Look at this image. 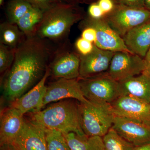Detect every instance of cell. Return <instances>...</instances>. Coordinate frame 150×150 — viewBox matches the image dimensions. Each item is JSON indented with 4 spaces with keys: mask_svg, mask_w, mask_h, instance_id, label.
I'll list each match as a JSON object with an SVG mask.
<instances>
[{
    "mask_svg": "<svg viewBox=\"0 0 150 150\" xmlns=\"http://www.w3.org/2000/svg\"><path fill=\"white\" fill-rule=\"evenodd\" d=\"M55 51L48 40L36 35L26 38L16 48L13 63L2 83L8 101L13 102L41 79Z\"/></svg>",
    "mask_w": 150,
    "mask_h": 150,
    "instance_id": "6da1fadb",
    "label": "cell"
},
{
    "mask_svg": "<svg viewBox=\"0 0 150 150\" xmlns=\"http://www.w3.org/2000/svg\"><path fill=\"white\" fill-rule=\"evenodd\" d=\"M85 16L77 5L60 3L44 13L35 35L55 42H65L74 24Z\"/></svg>",
    "mask_w": 150,
    "mask_h": 150,
    "instance_id": "7a4b0ae2",
    "label": "cell"
},
{
    "mask_svg": "<svg viewBox=\"0 0 150 150\" xmlns=\"http://www.w3.org/2000/svg\"><path fill=\"white\" fill-rule=\"evenodd\" d=\"M32 119L45 129L86 136L80 123L78 104L71 100H63L43 110L33 112Z\"/></svg>",
    "mask_w": 150,
    "mask_h": 150,
    "instance_id": "3957f363",
    "label": "cell"
},
{
    "mask_svg": "<svg viewBox=\"0 0 150 150\" xmlns=\"http://www.w3.org/2000/svg\"><path fill=\"white\" fill-rule=\"evenodd\" d=\"M78 111L81 127L87 137H103L112 128L115 115L109 103L79 102Z\"/></svg>",
    "mask_w": 150,
    "mask_h": 150,
    "instance_id": "277c9868",
    "label": "cell"
},
{
    "mask_svg": "<svg viewBox=\"0 0 150 150\" xmlns=\"http://www.w3.org/2000/svg\"><path fill=\"white\" fill-rule=\"evenodd\" d=\"M78 79L84 96L91 102L110 104L121 96L119 82L106 73Z\"/></svg>",
    "mask_w": 150,
    "mask_h": 150,
    "instance_id": "5b68a950",
    "label": "cell"
},
{
    "mask_svg": "<svg viewBox=\"0 0 150 150\" xmlns=\"http://www.w3.org/2000/svg\"><path fill=\"white\" fill-rule=\"evenodd\" d=\"M103 18L123 38L131 29L150 20V11L145 8L115 4L113 10Z\"/></svg>",
    "mask_w": 150,
    "mask_h": 150,
    "instance_id": "8992f818",
    "label": "cell"
},
{
    "mask_svg": "<svg viewBox=\"0 0 150 150\" xmlns=\"http://www.w3.org/2000/svg\"><path fill=\"white\" fill-rule=\"evenodd\" d=\"M68 42L61 44L54 52L48 68L50 75L56 79H77L80 77V57L69 48Z\"/></svg>",
    "mask_w": 150,
    "mask_h": 150,
    "instance_id": "52a82bcc",
    "label": "cell"
},
{
    "mask_svg": "<svg viewBox=\"0 0 150 150\" xmlns=\"http://www.w3.org/2000/svg\"><path fill=\"white\" fill-rule=\"evenodd\" d=\"M80 23L81 28L91 27L95 29L96 41L94 44L98 48L114 52L127 51L131 53L126 47L123 38L110 27L104 18L96 19L88 16Z\"/></svg>",
    "mask_w": 150,
    "mask_h": 150,
    "instance_id": "ba28073f",
    "label": "cell"
},
{
    "mask_svg": "<svg viewBox=\"0 0 150 150\" xmlns=\"http://www.w3.org/2000/svg\"><path fill=\"white\" fill-rule=\"evenodd\" d=\"M145 70L144 59L127 51L114 53L106 74L114 80L120 81L138 76Z\"/></svg>",
    "mask_w": 150,
    "mask_h": 150,
    "instance_id": "9c48e42d",
    "label": "cell"
},
{
    "mask_svg": "<svg viewBox=\"0 0 150 150\" xmlns=\"http://www.w3.org/2000/svg\"><path fill=\"white\" fill-rule=\"evenodd\" d=\"M110 105L115 115L150 127V103L127 96H121Z\"/></svg>",
    "mask_w": 150,
    "mask_h": 150,
    "instance_id": "30bf717a",
    "label": "cell"
},
{
    "mask_svg": "<svg viewBox=\"0 0 150 150\" xmlns=\"http://www.w3.org/2000/svg\"><path fill=\"white\" fill-rule=\"evenodd\" d=\"M9 148L13 150H47L45 129L32 119L23 127Z\"/></svg>",
    "mask_w": 150,
    "mask_h": 150,
    "instance_id": "8fae6325",
    "label": "cell"
},
{
    "mask_svg": "<svg viewBox=\"0 0 150 150\" xmlns=\"http://www.w3.org/2000/svg\"><path fill=\"white\" fill-rule=\"evenodd\" d=\"M70 98L76 100L79 102L89 101L84 96L78 79H58L47 86L41 109L48 103Z\"/></svg>",
    "mask_w": 150,
    "mask_h": 150,
    "instance_id": "7c38bea8",
    "label": "cell"
},
{
    "mask_svg": "<svg viewBox=\"0 0 150 150\" xmlns=\"http://www.w3.org/2000/svg\"><path fill=\"white\" fill-rule=\"evenodd\" d=\"M112 128L135 146L150 144V127L128 118L115 115Z\"/></svg>",
    "mask_w": 150,
    "mask_h": 150,
    "instance_id": "4fadbf2b",
    "label": "cell"
},
{
    "mask_svg": "<svg viewBox=\"0 0 150 150\" xmlns=\"http://www.w3.org/2000/svg\"><path fill=\"white\" fill-rule=\"evenodd\" d=\"M115 52L103 50L94 45L90 54L80 57V78L93 76L106 72Z\"/></svg>",
    "mask_w": 150,
    "mask_h": 150,
    "instance_id": "5bb4252c",
    "label": "cell"
},
{
    "mask_svg": "<svg viewBox=\"0 0 150 150\" xmlns=\"http://www.w3.org/2000/svg\"><path fill=\"white\" fill-rule=\"evenodd\" d=\"M25 119L18 110L10 106L1 112L0 119L1 146H9L21 131Z\"/></svg>",
    "mask_w": 150,
    "mask_h": 150,
    "instance_id": "9a60e30c",
    "label": "cell"
},
{
    "mask_svg": "<svg viewBox=\"0 0 150 150\" xmlns=\"http://www.w3.org/2000/svg\"><path fill=\"white\" fill-rule=\"evenodd\" d=\"M50 76L48 67L41 79L27 93L11 103L10 106L14 108L23 115L30 111L36 112L41 110L47 89L45 83Z\"/></svg>",
    "mask_w": 150,
    "mask_h": 150,
    "instance_id": "2e32d148",
    "label": "cell"
},
{
    "mask_svg": "<svg viewBox=\"0 0 150 150\" xmlns=\"http://www.w3.org/2000/svg\"><path fill=\"white\" fill-rule=\"evenodd\" d=\"M123 39L131 53L144 59L150 48V20L131 29Z\"/></svg>",
    "mask_w": 150,
    "mask_h": 150,
    "instance_id": "e0dca14e",
    "label": "cell"
},
{
    "mask_svg": "<svg viewBox=\"0 0 150 150\" xmlns=\"http://www.w3.org/2000/svg\"><path fill=\"white\" fill-rule=\"evenodd\" d=\"M121 96H127L150 103V78L144 73L118 81Z\"/></svg>",
    "mask_w": 150,
    "mask_h": 150,
    "instance_id": "ac0fdd59",
    "label": "cell"
},
{
    "mask_svg": "<svg viewBox=\"0 0 150 150\" xmlns=\"http://www.w3.org/2000/svg\"><path fill=\"white\" fill-rule=\"evenodd\" d=\"M44 13L41 10L32 6L19 20L16 24L26 38L35 35L38 27L43 19Z\"/></svg>",
    "mask_w": 150,
    "mask_h": 150,
    "instance_id": "d6986e66",
    "label": "cell"
},
{
    "mask_svg": "<svg viewBox=\"0 0 150 150\" xmlns=\"http://www.w3.org/2000/svg\"><path fill=\"white\" fill-rule=\"evenodd\" d=\"M26 38L17 24L8 21L1 23L0 43L16 49Z\"/></svg>",
    "mask_w": 150,
    "mask_h": 150,
    "instance_id": "ffe728a7",
    "label": "cell"
},
{
    "mask_svg": "<svg viewBox=\"0 0 150 150\" xmlns=\"http://www.w3.org/2000/svg\"><path fill=\"white\" fill-rule=\"evenodd\" d=\"M102 138L105 150H133L135 147L123 139L112 127Z\"/></svg>",
    "mask_w": 150,
    "mask_h": 150,
    "instance_id": "44dd1931",
    "label": "cell"
},
{
    "mask_svg": "<svg viewBox=\"0 0 150 150\" xmlns=\"http://www.w3.org/2000/svg\"><path fill=\"white\" fill-rule=\"evenodd\" d=\"M32 7L25 0H9L6 9L8 21L16 24Z\"/></svg>",
    "mask_w": 150,
    "mask_h": 150,
    "instance_id": "7402d4cb",
    "label": "cell"
},
{
    "mask_svg": "<svg viewBox=\"0 0 150 150\" xmlns=\"http://www.w3.org/2000/svg\"><path fill=\"white\" fill-rule=\"evenodd\" d=\"M44 129L47 150H71L63 133L56 130Z\"/></svg>",
    "mask_w": 150,
    "mask_h": 150,
    "instance_id": "603a6c76",
    "label": "cell"
},
{
    "mask_svg": "<svg viewBox=\"0 0 150 150\" xmlns=\"http://www.w3.org/2000/svg\"><path fill=\"white\" fill-rule=\"evenodd\" d=\"M71 150H91L88 137L74 132L63 133Z\"/></svg>",
    "mask_w": 150,
    "mask_h": 150,
    "instance_id": "cb8c5ba5",
    "label": "cell"
},
{
    "mask_svg": "<svg viewBox=\"0 0 150 150\" xmlns=\"http://www.w3.org/2000/svg\"><path fill=\"white\" fill-rule=\"evenodd\" d=\"M16 49L0 43V73L7 72L13 63Z\"/></svg>",
    "mask_w": 150,
    "mask_h": 150,
    "instance_id": "d4e9b609",
    "label": "cell"
},
{
    "mask_svg": "<svg viewBox=\"0 0 150 150\" xmlns=\"http://www.w3.org/2000/svg\"><path fill=\"white\" fill-rule=\"evenodd\" d=\"M94 45V43L80 37L75 42V47L78 54L82 56H86L93 51Z\"/></svg>",
    "mask_w": 150,
    "mask_h": 150,
    "instance_id": "484cf974",
    "label": "cell"
},
{
    "mask_svg": "<svg viewBox=\"0 0 150 150\" xmlns=\"http://www.w3.org/2000/svg\"><path fill=\"white\" fill-rule=\"evenodd\" d=\"M32 6L41 10L45 12L58 4L62 3L60 0H25Z\"/></svg>",
    "mask_w": 150,
    "mask_h": 150,
    "instance_id": "4316f807",
    "label": "cell"
},
{
    "mask_svg": "<svg viewBox=\"0 0 150 150\" xmlns=\"http://www.w3.org/2000/svg\"><path fill=\"white\" fill-rule=\"evenodd\" d=\"M88 12L89 16L96 19L102 18L105 15L97 3L91 4L89 6Z\"/></svg>",
    "mask_w": 150,
    "mask_h": 150,
    "instance_id": "83f0119b",
    "label": "cell"
},
{
    "mask_svg": "<svg viewBox=\"0 0 150 150\" xmlns=\"http://www.w3.org/2000/svg\"><path fill=\"white\" fill-rule=\"evenodd\" d=\"M81 29V37L95 44L96 41V32L95 29L91 27H84Z\"/></svg>",
    "mask_w": 150,
    "mask_h": 150,
    "instance_id": "f1b7e54d",
    "label": "cell"
},
{
    "mask_svg": "<svg viewBox=\"0 0 150 150\" xmlns=\"http://www.w3.org/2000/svg\"><path fill=\"white\" fill-rule=\"evenodd\" d=\"M113 1L115 4L133 7L145 8L144 0H113Z\"/></svg>",
    "mask_w": 150,
    "mask_h": 150,
    "instance_id": "f546056e",
    "label": "cell"
},
{
    "mask_svg": "<svg viewBox=\"0 0 150 150\" xmlns=\"http://www.w3.org/2000/svg\"><path fill=\"white\" fill-rule=\"evenodd\" d=\"M97 3L105 15L111 12L115 7L113 0H98Z\"/></svg>",
    "mask_w": 150,
    "mask_h": 150,
    "instance_id": "4dcf8cb0",
    "label": "cell"
},
{
    "mask_svg": "<svg viewBox=\"0 0 150 150\" xmlns=\"http://www.w3.org/2000/svg\"><path fill=\"white\" fill-rule=\"evenodd\" d=\"M91 150H105L102 137H89Z\"/></svg>",
    "mask_w": 150,
    "mask_h": 150,
    "instance_id": "1f68e13d",
    "label": "cell"
},
{
    "mask_svg": "<svg viewBox=\"0 0 150 150\" xmlns=\"http://www.w3.org/2000/svg\"><path fill=\"white\" fill-rule=\"evenodd\" d=\"M144 59L145 62V70L143 73L150 78V48Z\"/></svg>",
    "mask_w": 150,
    "mask_h": 150,
    "instance_id": "d6a6232c",
    "label": "cell"
},
{
    "mask_svg": "<svg viewBox=\"0 0 150 150\" xmlns=\"http://www.w3.org/2000/svg\"><path fill=\"white\" fill-rule=\"evenodd\" d=\"M133 150H150V144L135 146Z\"/></svg>",
    "mask_w": 150,
    "mask_h": 150,
    "instance_id": "836d02e7",
    "label": "cell"
},
{
    "mask_svg": "<svg viewBox=\"0 0 150 150\" xmlns=\"http://www.w3.org/2000/svg\"><path fill=\"white\" fill-rule=\"evenodd\" d=\"M62 3L71 5H77L79 0H60Z\"/></svg>",
    "mask_w": 150,
    "mask_h": 150,
    "instance_id": "e575fe53",
    "label": "cell"
},
{
    "mask_svg": "<svg viewBox=\"0 0 150 150\" xmlns=\"http://www.w3.org/2000/svg\"><path fill=\"white\" fill-rule=\"evenodd\" d=\"M145 8L150 11V0H144Z\"/></svg>",
    "mask_w": 150,
    "mask_h": 150,
    "instance_id": "d590c367",
    "label": "cell"
},
{
    "mask_svg": "<svg viewBox=\"0 0 150 150\" xmlns=\"http://www.w3.org/2000/svg\"><path fill=\"white\" fill-rule=\"evenodd\" d=\"M4 0H0V5L1 6L3 5V4H4Z\"/></svg>",
    "mask_w": 150,
    "mask_h": 150,
    "instance_id": "8d00e7d4",
    "label": "cell"
}]
</instances>
